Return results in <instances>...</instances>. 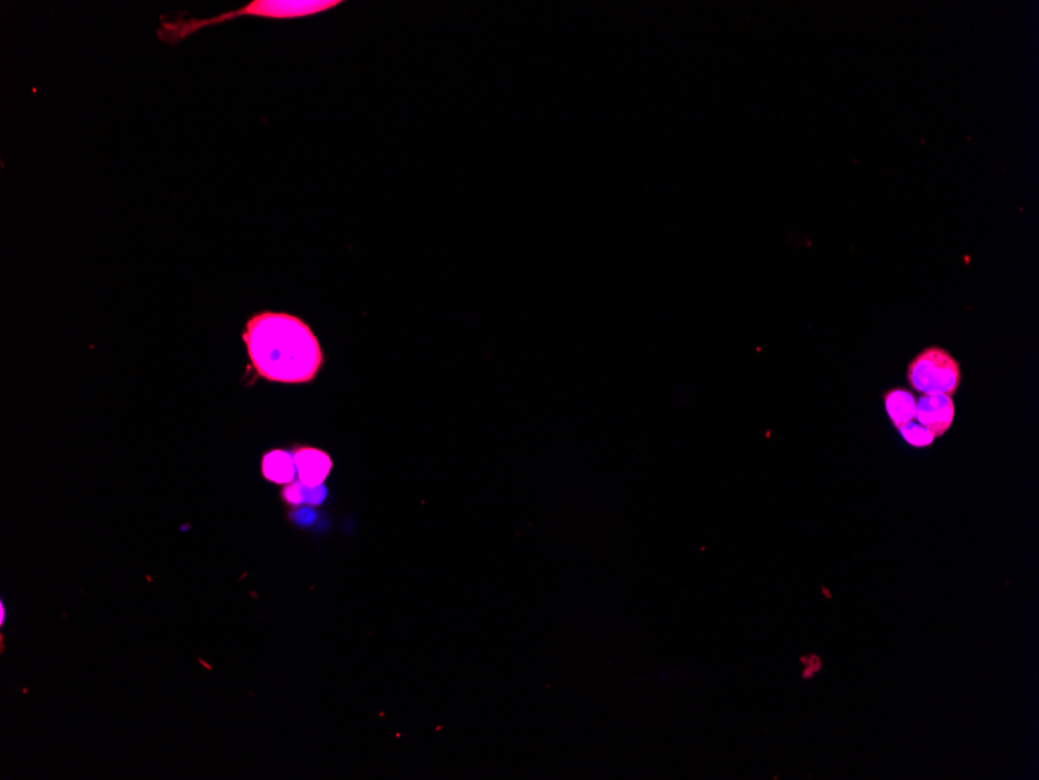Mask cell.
Instances as JSON below:
<instances>
[{
    "label": "cell",
    "mask_w": 1039,
    "mask_h": 780,
    "mask_svg": "<svg viewBox=\"0 0 1039 780\" xmlns=\"http://www.w3.org/2000/svg\"><path fill=\"white\" fill-rule=\"evenodd\" d=\"M907 382L920 394L954 396L962 383V369L951 352L940 346H929L910 360Z\"/></svg>",
    "instance_id": "3"
},
{
    "label": "cell",
    "mask_w": 1039,
    "mask_h": 780,
    "mask_svg": "<svg viewBox=\"0 0 1039 780\" xmlns=\"http://www.w3.org/2000/svg\"><path fill=\"white\" fill-rule=\"evenodd\" d=\"M251 368L268 382L310 383L324 366L321 341L302 318L287 312L254 313L242 334Z\"/></svg>",
    "instance_id": "1"
},
{
    "label": "cell",
    "mask_w": 1039,
    "mask_h": 780,
    "mask_svg": "<svg viewBox=\"0 0 1039 780\" xmlns=\"http://www.w3.org/2000/svg\"><path fill=\"white\" fill-rule=\"evenodd\" d=\"M280 497L291 506L321 505L326 500L327 489L324 485L318 486V488H310V486L304 485V483L298 480V482L285 485V488L280 492Z\"/></svg>",
    "instance_id": "8"
},
{
    "label": "cell",
    "mask_w": 1039,
    "mask_h": 780,
    "mask_svg": "<svg viewBox=\"0 0 1039 780\" xmlns=\"http://www.w3.org/2000/svg\"><path fill=\"white\" fill-rule=\"evenodd\" d=\"M956 416V405L949 394H923L917 401L918 424L926 427L932 435L943 436L952 426Z\"/></svg>",
    "instance_id": "4"
},
{
    "label": "cell",
    "mask_w": 1039,
    "mask_h": 780,
    "mask_svg": "<svg viewBox=\"0 0 1039 780\" xmlns=\"http://www.w3.org/2000/svg\"><path fill=\"white\" fill-rule=\"evenodd\" d=\"M294 463L298 469L299 482L310 488L324 485L333 469V461L324 450L316 447L299 446L293 452Z\"/></svg>",
    "instance_id": "5"
},
{
    "label": "cell",
    "mask_w": 1039,
    "mask_h": 780,
    "mask_svg": "<svg viewBox=\"0 0 1039 780\" xmlns=\"http://www.w3.org/2000/svg\"><path fill=\"white\" fill-rule=\"evenodd\" d=\"M343 5V0H252L245 7L228 11L209 19H161L158 38L168 46H175L184 39L210 25L224 24L238 18L270 19V21H296L322 15Z\"/></svg>",
    "instance_id": "2"
},
{
    "label": "cell",
    "mask_w": 1039,
    "mask_h": 780,
    "mask_svg": "<svg viewBox=\"0 0 1039 780\" xmlns=\"http://www.w3.org/2000/svg\"><path fill=\"white\" fill-rule=\"evenodd\" d=\"M262 474L268 482L276 485H290L298 477V469L293 454L287 450H270L262 458Z\"/></svg>",
    "instance_id": "6"
},
{
    "label": "cell",
    "mask_w": 1039,
    "mask_h": 780,
    "mask_svg": "<svg viewBox=\"0 0 1039 780\" xmlns=\"http://www.w3.org/2000/svg\"><path fill=\"white\" fill-rule=\"evenodd\" d=\"M898 430H900L901 436H903L904 440H906L907 443L910 444V446H931V444L934 443L935 440V436L932 435V433L929 432V430L926 429V427H923L921 426V424H918V422L917 424H915L914 421H910L909 424L900 427V429Z\"/></svg>",
    "instance_id": "9"
},
{
    "label": "cell",
    "mask_w": 1039,
    "mask_h": 780,
    "mask_svg": "<svg viewBox=\"0 0 1039 780\" xmlns=\"http://www.w3.org/2000/svg\"><path fill=\"white\" fill-rule=\"evenodd\" d=\"M886 412L896 429L914 421L917 415V399L906 388H892L882 394Z\"/></svg>",
    "instance_id": "7"
}]
</instances>
